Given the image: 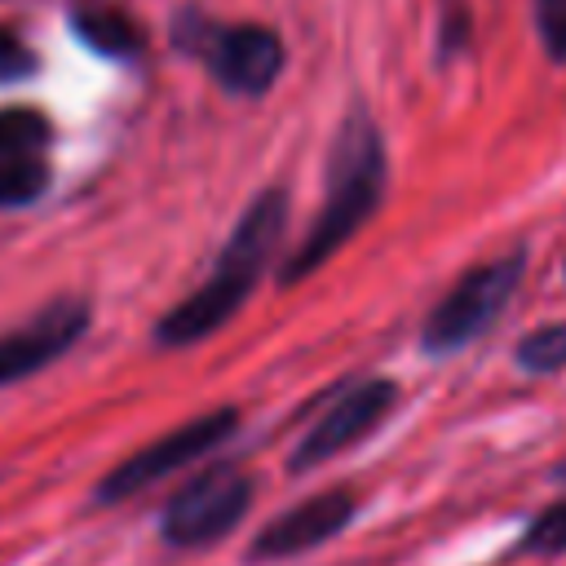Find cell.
<instances>
[{"mask_svg": "<svg viewBox=\"0 0 566 566\" xmlns=\"http://www.w3.org/2000/svg\"><path fill=\"white\" fill-rule=\"evenodd\" d=\"M283 230H287V190L283 186H265L243 208V217L234 221L230 239L217 252L212 274L190 296H181L177 305H168L159 314L150 340L159 349H186V345H199L203 336L221 332L239 314V305L252 296V287L265 274V265L274 261V252L283 243Z\"/></svg>", "mask_w": 566, "mask_h": 566, "instance_id": "6da1fadb", "label": "cell"}, {"mask_svg": "<svg viewBox=\"0 0 566 566\" xmlns=\"http://www.w3.org/2000/svg\"><path fill=\"white\" fill-rule=\"evenodd\" d=\"M385 142L367 111H349L332 150H327V199L305 230V239L292 248V256L279 265V287H296L318 265H327L380 208L385 199Z\"/></svg>", "mask_w": 566, "mask_h": 566, "instance_id": "7a4b0ae2", "label": "cell"}, {"mask_svg": "<svg viewBox=\"0 0 566 566\" xmlns=\"http://www.w3.org/2000/svg\"><path fill=\"white\" fill-rule=\"evenodd\" d=\"M526 274V248H509L491 261H478L469 265L451 292L424 314V327H420V349L429 358H447L464 345H473L478 336L491 332V323L504 314V305L513 301L517 283Z\"/></svg>", "mask_w": 566, "mask_h": 566, "instance_id": "3957f363", "label": "cell"}, {"mask_svg": "<svg viewBox=\"0 0 566 566\" xmlns=\"http://www.w3.org/2000/svg\"><path fill=\"white\" fill-rule=\"evenodd\" d=\"M256 478L239 460H212L199 469L159 513V539L172 548H208L226 539L252 509Z\"/></svg>", "mask_w": 566, "mask_h": 566, "instance_id": "277c9868", "label": "cell"}, {"mask_svg": "<svg viewBox=\"0 0 566 566\" xmlns=\"http://www.w3.org/2000/svg\"><path fill=\"white\" fill-rule=\"evenodd\" d=\"M239 429V407H212L203 416H190L181 424H172L168 433H159L155 442H146L142 451H133L128 460H119L97 486L93 500L97 504H119L128 495H142L146 486H155L159 478L186 469L190 460L212 455L230 433Z\"/></svg>", "mask_w": 566, "mask_h": 566, "instance_id": "5b68a950", "label": "cell"}, {"mask_svg": "<svg viewBox=\"0 0 566 566\" xmlns=\"http://www.w3.org/2000/svg\"><path fill=\"white\" fill-rule=\"evenodd\" d=\"M177 40L190 53H199L208 62V71L221 80V88H230V93L261 97L283 71V40L270 27H256V22L217 27V22H203V18H186Z\"/></svg>", "mask_w": 566, "mask_h": 566, "instance_id": "8992f818", "label": "cell"}, {"mask_svg": "<svg viewBox=\"0 0 566 566\" xmlns=\"http://www.w3.org/2000/svg\"><path fill=\"white\" fill-rule=\"evenodd\" d=\"M398 398H402V389H398V380H389V376H367V380L345 385V389L318 411V420L305 429V438L292 447L287 469H292V473H310V469L336 460L340 451L358 447L363 438H371V433L385 424V416L398 407Z\"/></svg>", "mask_w": 566, "mask_h": 566, "instance_id": "52a82bcc", "label": "cell"}, {"mask_svg": "<svg viewBox=\"0 0 566 566\" xmlns=\"http://www.w3.org/2000/svg\"><path fill=\"white\" fill-rule=\"evenodd\" d=\"M93 323V305L84 296H53L18 327L0 332V389L53 367L62 354H71Z\"/></svg>", "mask_w": 566, "mask_h": 566, "instance_id": "ba28073f", "label": "cell"}, {"mask_svg": "<svg viewBox=\"0 0 566 566\" xmlns=\"http://www.w3.org/2000/svg\"><path fill=\"white\" fill-rule=\"evenodd\" d=\"M354 513H358V491H354V486H327V491H318V495H310V500L283 509L279 517H270V522L252 535L243 562H248V566H270V562L301 557V553H310V548L336 539V535L354 522Z\"/></svg>", "mask_w": 566, "mask_h": 566, "instance_id": "9c48e42d", "label": "cell"}, {"mask_svg": "<svg viewBox=\"0 0 566 566\" xmlns=\"http://www.w3.org/2000/svg\"><path fill=\"white\" fill-rule=\"evenodd\" d=\"M71 22H75L80 40H84L88 49H97V53L128 57V53L142 49L137 22H133L124 9H115V4H88V0H84V4L71 9Z\"/></svg>", "mask_w": 566, "mask_h": 566, "instance_id": "30bf717a", "label": "cell"}, {"mask_svg": "<svg viewBox=\"0 0 566 566\" xmlns=\"http://www.w3.org/2000/svg\"><path fill=\"white\" fill-rule=\"evenodd\" d=\"M49 177H53V172H49V164H44L35 150L0 159V212L35 203V199L49 190Z\"/></svg>", "mask_w": 566, "mask_h": 566, "instance_id": "8fae6325", "label": "cell"}, {"mask_svg": "<svg viewBox=\"0 0 566 566\" xmlns=\"http://www.w3.org/2000/svg\"><path fill=\"white\" fill-rule=\"evenodd\" d=\"M513 358H517V367L526 376H557V371H566V323L531 327L513 345Z\"/></svg>", "mask_w": 566, "mask_h": 566, "instance_id": "7c38bea8", "label": "cell"}, {"mask_svg": "<svg viewBox=\"0 0 566 566\" xmlns=\"http://www.w3.org/2000/svg\"><path fill=\"white\" fill-rule=\"evenodd\" d=\"M49 119L31 106H4L0 111V159L9 155H27V150H40L49 142Z\"/></svg>", "mask_w": 566, "mask_h": 566, "instance_id": "4fadbf2b", "label": "cell"}, {"mask_svg": "<svg viewBox=\"0 0 566 566\" xmlns=\"http://www.w3.org/2000/svg\"><path fill=\"white\" fill-rule=\"evenodd\" d=\"M517 553H566V500L531 517L526 535L517 539Z\"/></svg>", "mask_w": 566, "mask_h": 566, "instance_id": "5bb4252c", "label": "cell"}, {"mask_svg": "<svg viewBox=\"0 0 566 566\" xmlns=\"http://www.w3.org/2000/svg\"><path fill=\"white\" fill-rule=\"evenodd\" d=\"M535 31L548 57L566 62V0H535Z\"/></svg>", "mask_w": 566, "mask_h": 566, "instance_id": "9a60e30c", "label": "cell"}, {"mask_svg": "<svg viewBox=\"0 0 566 566\" xmlns=\"http://www.w3.org/2000/svg\"><path fill=\"white\" fill-rule=\"evenodd\" d=\"M31 71H35V53H31L13 31L0 27V84L22 80V75H31Z\"/></svg>", "mask_w": 566, "mask_h": 566, "instance_id": "2e32d148", "label": "cell"}, {"mask_svg": "<svg viewBox=\"0 0 566 566\" xmlns=\"http://www.w3.org/2000/svg\"><path fill=\"white\" fill-rule=\"evenodd\" d=\"M553 482H557V486H566V455H562V464L553 469Z\"/></svg>", "mask_w": 566, "mask_h": 566, "instance_id": "e0dca14e", "label": "cell"}]
</instances>
